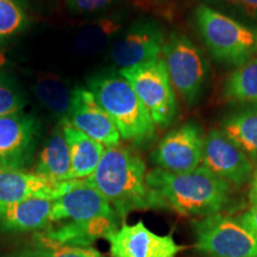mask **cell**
<instances>
[{"instance_id":"cell-13","label":"cell","mask_w":257,"mask_h":257,"mask_svg":"<svg viewBox=\"0 0 257 257\" xmlns=\"http://www.w3.org/2000/svg\"><path fill=\"white\" fill-rule=\"evenodd\" d=\"M117 216L111 204L87 180H75L64 194L53 201L50 223L83 221L100 217ZM118 217V216H117Z\"/></svg>"},{"instance_id":"cell-7","label":"cell","mask_w":257,"mask_h":257,"mask_svg":"<svg viewBox=\"0 0 257 257\" xmlns=\"http://www.w3.org/2000/svg\"><path fill=\"white\" fill-rule=\"evenodd\" d=\"M195 248L210 257H257V239L238 220L217 213L193 223Z\"/></svg>"},{"instance_id":"cell-24","label":"cell","mask_w":257,"mask_h":257,"mask_svg":"<svg viewBox=\"0 0 257 257\" xmlns=\"http://www.w3.org/2000/svg\"><path fill=\"white\" fill-rule=\"evenodd\" d=\"M5 257H104L93 248L63 245L36 233L30 243L14 250Z\"/></svg>"},{"instance_id":"cell-11","label":"cell","mask_w":257,"mask_h":257,"mask_svg":"<svg viewBox=\"0 0 257 257\" xmlns=\"http://www.w3.org/2000/svg\"><path fill=\"white\" fill-rule=\"evenodd\" d=\"M201 163L202 167L234 187H242L252 178V160L231 142L220 128H213L205 136Z\"/></svg>"},{"instance_id":"cell-1","label":"cell","mask_w":257,"mask_h":257,"mask_svg":"<svg viewBox=\"0 0 257 257\" xmlns=\"http://www.w3.org/2000/svg\"><path fill=\"white\" fill-rule=\"evenodd\" d=\"M146 181L159 208H169L184 217L213 216L230 201L231 186L202 166L188 173L155 168L147 173Z\"/></svg>"},{"instance_id":"cell-3","label":"cell","mask_w":257,"mask_h":257,"mask_svg":"<svg viewBox=\"0 0 257 257\" xmlns=\"http://www.w3.org/2000/svg\"><path fill=\"white\" fill-rule=\"evenodd\" d=\"M88 89L117 127L120 138L147 147L156 136V125L136 93L119 72H101L87 80Z\"/></svg>"},{"instance_id":"cell-14","label":"cell","mask_w":257,"mask_h":257,"mask_svg":"<svg viewBox=\"0 0 257 257\" xmlns=\"http://www.w3.org/2000/svg\"><path fill=\"white\" fill-rule=\"evenodd\" d=\"M66 119L74 127L106 148L118 146L120 142V135L113 121L89 89L82 87L73 89L72 104Z\"/></svg>"},{"instance_id":"cell-4","label":"cell","mask_w":257,"mask_h":257,"mask_svg":"<svg viewBox=\"0 0 257 257\" xmlns=\"http://www.w3.org/2000/svg\"><path fill=\"white\" fill-rule=\"evenodd\" d=\"M195 27L210 54L218 62L238 67L257 54V30L201 4L194 11Z\"/></svg>"},{"instance_id":"cell-31","label":"cell","mask_w":257,"mask_h":257,"mask_svg":"<svg viewBox=\"0 0 257 257\" xmlns=\"http://www.w3.org/2000/svg\"><path fill=\"white\" fill-rule=\"evenodd\" d=\"M3 62H4V57H3L2 54H0V64H3Z\"/></svg>"},{"instance_id":"cell-15","label":"cell","mask_w":257,"mask_h":257,"mask_svg":"<svg viewBox=\"0 0 257 257\" xmlns=\"http://www.w3.org/2000/svg\"><path fill=\"white\" fill-rule=\"evenodd\" d=\"M75 180L57 182L36 173L0 168V204L22 201L30 198L56 200L72 187Z\"/></svg>"},{"instance_id":"cell-27","label":"cell","mask_w":257,"mask_h":257,"mask_svg":"<svg viewBox=\"0 0 257 257\" xmlns=\"http://www.w3.org/2000/svg\"><path fill=\"white\" fill-rule=\"evenodd\" d=\"M24 106L23 94L11 83L0 81V117L21 112Z\"/></svg>"},{"instance_id":"cell-6","label":"cell","mask_w":257,"mask_h":257,"mask_svg":"<svg viewBox=\"0 0 257 257\" xmlns=\"http://www.w3.org/2000/svg\"><path fill=\"white\" fill-rule=\"evenodd\" d=\"M119 74L136 93L156 126L168 127L178 115V100L163 60L119 69Z\"/></svg>"},{"instance_id":"cell-26","label":"cell","mask_w":257,"mask_h":257,"mask_svg":"<svg viewBox=\"0 0 257 257\" xmlns=\"http://www.w3.org/2000/svg\"><path fill=\"white\" fill-rule=\"evenodd\" d=\"M216 6L218 11L223 12L257 30V0H207Z\"/></svg>"},{"instance_id":"cell-25","label":"cell","mask_w":257,"mask_h":257,"mask_svg":"<svg viewBox=\"0 0 257 257\" xmlns=\"http://www.w3.org/2000/svg\"><path fill=\"white\" fill-rule=\"evenodd\" d=\"M28 27V17L16 0H0V42Z\"/></svg>"},{"instance_id":"cell-19","label":"cell","mask_w":257,"mask_h":257,"mask_svg":"<svg viewBox=\"0 0 257 257\" xmlns=\"http://www.w3.org/2000/svg\"><path fill=\"white\" fill-rule=\"evenodd\" d=\"M34 173L57 182L74 180L69 147L61 125L53 131L44 144Z\"/></svg>"},{"instance_id":"cell-30","label":"cell","mask_w":257,"mask_h":257,"mask_svg":"<svg viewBox=\"0 0 257 257\" xmlns=\"http://www.w3.org/2000/svg\"><path fill=\"white\" fill-rule=\"evenodd\" d=\"M249 201L252 207L257 208V166L253 168L251 184L249 189Z\"/></svg>"},{"instance_id":"cell-17","label":"cell","mask_w":257,"mask_h":257,"mask_svg":"<svg viewBox=\"0 0 257 257\" xmlns=\"http://www.w3.org/2000/svg\"><path fill=\"white\" fill-rule=\"evenodd\" d=\"M53 200L30 198L0 204V230L5 232H35L50 226Z\"/></svg>"},{"instance_id":"cell-21","label":"cell","mask_w":257,"mask_h":257,"mask_svg":"<svg viewBox=\"0 0 257 257\" xmlns=\"http://www.w3.org/2000/svg\"><path fill=\"white\" fill-rule=\"evenodd\" d=\"M32 91L40 104L54 117L64 119L72 104L73 91L63 80L54 74H43L32 85Z\"/></svg>"},{"instance_id":"cell-28","label":"cell","mask_w":257,"mask_h":257,"mask_svg":"<svg viewBox=\"0 0 257 257\" xmlns=\"http://www.w3.org/2000/svg\"><path fill=\"white\" fill-rule=\"evenodd\" d=\"M67 8L74 14H91L107 9L119 0H64Z\"/></svg>"},{"instance_id":"cell-12","label":"cell","mask_w":257,"mask_h":257,"mask_svg":"<svg viewBox=\"0 0 257 257\" xmlns=\"http://www.w3.org/2000/svg\"><path fill=\"white\" fill-rule=\"evenodd\" d=\"M106 239L111 257H175L182 250L172 236L153 232L142 220L124 224Z\"/></svg>"},{"instance_id":"cell-2","label":"cell","mask_w":257,"mask_h":257,"mask_svg":"<svg viewBox=\"0 0 257 257\" xmlns=\"http://www.w3.org/2000/svg\"><path fill=\"white\" fill-rule=\"evenodd\" d=\"M147 167L133 148H106L94 173L86 179L111 204L115 214L125 219L138 210L159 208L155 194L147 185Z\"/></svg>"},{"instance_id":"cell-22","label":"cell","mask_w":257,"mask_h":257,"mask_svg":"<svg viewBox=\"0 0 257 257\" xmlns=\"http://www.w3.org/2000/svg\"><path fill=\"white\" fill-rule=\"evenodd\" d=\"M223 93L231 104H257V57L236 67L225 80Z\"/></svg>"},{"instance_id":"cell-20","label":"cell","mask_w":257,"mask_h":257,"mask_svg":"<svg viewBox=\"0 0 257 257\" xmlns=\"http://www.w3.org/2000/svg\"><path fill=\"white\" fill-rule=\"evenodd\" d=\"M220 130L252 161H257V104L225 115Z\"/></svg>"},{"instance_id":"cell-23","label":"cell","mask_w":257,"mask_h":257,"mask_svg":"<svg viewBox=\"0 0 257 257\" xmlns=\"http://www.w3.org/2000/svg\"><path fill=\"white\" fill-rule=\"evenodd\" d=\"M121 29V22L117 17L100 18L82 27L74 40V49L81 55H92L104 49L113 42Z\"/></svg>"},{"instance_id":"cell-10","label":"cell","mask_w":257,"mask_h":257,"mask_svg":"<svg viewBox=\"0 0 257 257\" xmlns=\"http://www.w3.org/2000/svg\"><path fill=\"white\" fill-rule=\"evenodd\" d=\"M40 121L21 111L0 117V168L23 170L34 159Z\"/></svg>"},{"instance_id":"cell-9","label":"cell","mask_w":257,"mask_h":257,"mask_svg":"<svg viewBox=\"0 0 257 257\" xmlns=\"http://www.w3.org/2000/svg\"><path fill=\"white\" fill-rule=\"evenodd\" d=\"M205 136L201 127L188 121L169 131L150 156L157 168L172 173H188L200 167Z\"/></svg>"},{"instance_id":"cell-8","label":"cell","mask_w":257,"mask_h":257,"mask_svg":"<svg viewBox=\"0 0 257 257\" xmlns=\"http://www.w3.org/2000/svg\"><path fill=\"white\" fill-rule=\"evenodd\" d=\"M165 41V29L159 22L137 19L111 43L112 63L124 69L159 59Z\"/></svg>"},{"instance_id":"cell-29","label":"cell","mask_w":257,"mask_h":257,"mask_svg":"<svg viewBox=\"0 0 257 257\" xmlns=\"http://www.w3.org/2000/svg\"><path fill=\"white\" fill-rule=\"evenodd\" d=\"M240 224L257 239V208L251 207L238 218Z\"/></svg>"},{"instance_id":"cell-5","label":"cell","mask_w":257,"mask_h":257,"mask_svg":"<svg viewBox=\"0 0 257 257\" xmlns=\"http://www.w3.org/2000/svg\"><path fill=\"white\" fill-rule=\"evenodd\" d=\"M161 54L175 93L187 105L197 104L204 94L210 73L202 50L187 35L172 31L166 37Z\"/></svg>"},{"instance_id":"cell-16","label":"cell","mask_w":257,"mask_h":257,"mask_svg":"<svg viewBox=\"0 0 257 257\" xmlns=\"http://www.w3.org/2000/svg\"><path fill=\"white\" fill-rule=\"evenodd\" d=\"M118 230V217H100L83 221H66L57 227H48L38 236L53 242L79 248H91L98 239L107 238Z\"/></svg>"},{"instance_id":"cell-18","label":"cell","mask_w":257,"mask_h":257,"mask_svg":"<svg viewBox=\"0 0 257 257\" xmlns=\"http://www.w3.org/2000/svg\"><path fill=\"white\" fill-rule=\"evenodd\" d=\"M60 125L69 147L73 179H88L100 162L105 147L74 127L66 118L61 120Z\"/></svg>"},{"instance_id":"cell-32","label":"cell","mask_w":257,"mask_h":257,"mask_svg":"<svg viewBox=\"0 0 257 257\" xmlns=\"http://www.w3.org/2000/svg\"><path fill=\"white\" fill-rule=\"evenodd\" d=\"M16 2H17V0H16Z\"/></svg>"}]
</instances>
